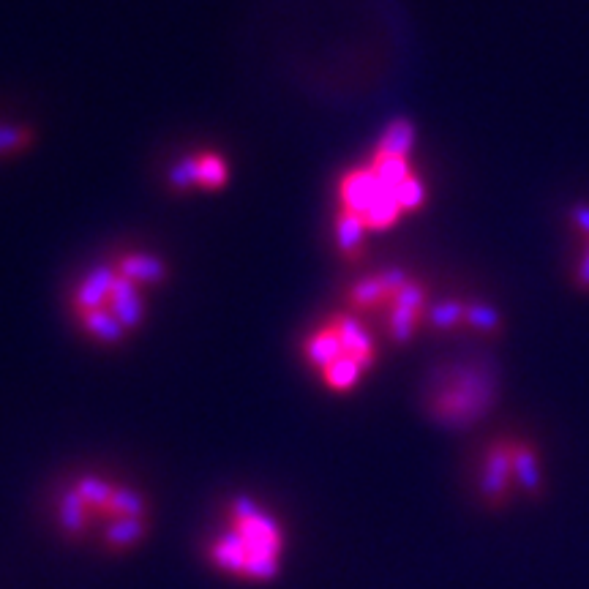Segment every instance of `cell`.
Returning a JSON list of instances; mask_svg holds the SVG:
<instances>
[{
    "label": "cell",
    "mask_w": 589,
    "mask_h": 589,
    "mask_svg": "<svg viewBox=\"0 0 589 589\" xmlns=\"http://www.w3.org/2000/svg\"><path fill=\"white\" fill-rule=\"evenodd\" d=\"M429 202L418 164V131L410 120H390L371 150L341 172L333 189V243L344 260H358L371 235L396 230Z\"/></svg>",
    "instance_id": "cell-1"
},
{
    "label": "cell",
    "mask_w": 589,
    "mask_h": 589,
    "mask_svg": "<svg viewBox=\"0 0 589 589\" xmlns=\"http://www.w3.org/2000/svg\"><path fill=\"white\" fill-rule=\"evenodd\" d=\"M170 279L167 260L150 249H118L93 262L69 292V317L99 347L131 339L150 311L153 292Z\"/></svg>",
    "instance_id": "cell-2"
},
{
    "label": "cell",
    "mask_w": 589,
    "mask_h": 589,
    "mask_svg": "<svg viewBox=\"0 0 589 589\" xmlns=\"http://www.w3.org/2000/svg\"><path fill=\"white\" fill-rule=\"evenodd\" d=\"M63 538L104 551H131L150 535V502L137 486L107 472H80L52 500Z\"/></svg>",
    "instance_id": "cell-3"
},
{
    "label": "cell",
    "mask_w": 589,
    "mask_h": 589,
    "mask_svg": "<svg viewBox=\"0 0 589 589\" xmlns=\"http://www.w3.org/2000/svg\"><path fill=\"white\" fill-rule=\"evenodd\" d=\"M287 527L257 497L238 494L221 508L216 530L205 543V560L240 584H270L287 560Z\"/></svg>",
    "instance_id": "cell-4"
},
{
    "label": "cell",
    "mask_w": 589,
    "mask_h": 589,
    "mask_svg": "<svg viewBox=\"0 0 589 589\" xmlns=\"http://www.w3.org/2000/svg\"><path fill=\"white\" fill-rule=\"evenodd\" d=\"M434 303L429 284L404 268H374L347 287V309L380 341L399 347H407L429 328Z\"/></svg>",
    "instance_id": "cell-5"
},
{
    "label": "cell",
    "mask_w": 589,
    "mask_h": 589,
    "mask_svg": "<svg viewBox=\"0 0 589 589\" xmlns=\"http://www.w3.org/2000/svg\"><path fill=\"white\" fill-rule=\"evenodd\" d=\"M300 355L322 388L347 396L377 369L380 336L350 309L330 311L306 333Z\"/></svg>",
    "instance_id": "cell-6"
},
{
    "label": "cell",
    "mask_w": 589,
    "mask_h": 589,
    "mask_svg": "<svg viewBox=\"0 0 589 589\" xmlns=\"http://www.w3.org/2000/svg\"><path fill=\"white\" fill-rule=\"evenodd\" d=\"M497 401V371L486 360H448L431 371L423 407L440 426L467 429Z\"/></svg>",
    "instance_id": "cell-7"
},
{
    "label": "cell",
    "mask_w": 589,
    "mask_h": 589,
    "mask_svg": "<svg viewBox=\"0 0 589 589\" xmlns=\"http://www.w3.org/2000/svg\"><path fill=\"white\" fill-rule=\"evenodd\" d=\"M170 189L178 194H219L232 178L230 159L213 148H197L183 153L170 170Z\"/></svg>",
    "instance_id": "cell-8"
},
{
    "label": "cell",
    "mask_w": 589,
    "mask_h": 589,
    "mask_svg": "<svg viewBox=\"0 0 589 589\" xmlns=\"http://www.w3.org/2000/svg\"><path fill=\"white\" fill-rule=\"evenodd\" d=\"M516 491L513 440H494L480 459V494L491 505H505Z\"/></svg>",
    "instance_id": "cell-9"
},
{
    "label": "cell",
    "mask_w": 589,
    "mask_h": 589,
    "mask_svg": "<svg viewBox=\"0 0 589 589\" xmlns=\"http://www.w3.org/2000/svg\"><path fill=\"white\" fill-rule=\"evenodd\" d=\"M513 470H516V489L530 494V497H538L546 480H543L540 453L532 448L530 442L513 440Z\"/></svg>",
    "instance_id": "cell-10"
},
{
    "label": "cell",
    "mask_w": 589,
    "mask_h": 589,
    "mask_svg": "<svg viewBox=\"0 0 589 589\" xmlns=\"http://www.w3.org/2000/svg\"><path fill=\"white\" fill-rule=\"evenodd\" d=\"M502 325H505V320H502V314L491 303L464 298L461 330H470V333H478V336H497V333H502Z\"/></svg>",
    "instance_id": "cell-11"
},
{
    "label": "cell",
    "mask_w": 589,
    "mask_h": 589,
    "mask_svg": "<svg viewBox=\"0 0 589 589\" xmlns=\"http://www.w3.org/2000/svg\"><path fill=\"white\" fill-rule=\"evenodd\" d=\"M573 227L579 232V262L573 268V284L581 292H589V205L573 210Z\"/></svg>",
    "instance_id": "cell-12"
},
{
    "label": "cell",
    "mask_w": 589,
    "mask_h": 589,
    "mask_svg": "<svg viewBox=\"0 0 589 589\" xmlns=\"http://www.w3.org/2000/svg\"><path fill=\"white\" fill-rule=\"evenodd\" d=\"M30 131L25 126H0V156L6 153H20L28 148Z\"/></svg>",
    "instance_id": "cell-13"
}]
</instances>
